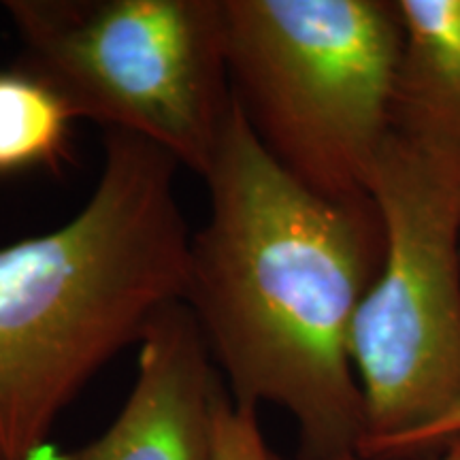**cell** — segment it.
Segmentation results:
<instances>
[{"instance_id": "1", "label": "cell", "mask_w": 460, "mask_h": 460, "mask_svg": "<svg viewBox=\"0 0 460 460\" xmlns=\"http://www.w3.org/2000/svg\"><path fill=\"white\" fill-rule=\"evenodd\" d=\"M203 180L209 216L190 239L181 303L230 399L290 413L301 460L356 454L367 418L349 335L386 254L376 203H335L298 183L237 101Z\"/></svg>"}, {"instance_id": "2", "label": "cell", "mask_w": 460, "mask_h": 460, "mask_svg": "<svg viewBox=\"0 0 460 460\" xmlns=\"http://www.w3.org/2000/svg\"><path fill=\"white\" fill-rule=\"evenodd\" d=\"M177 169L154 143L105 130L84 209L0 247V460L41 452L88 379L183 301L192 234Z\"/></svg>"}, {"instance_id": "3", "label": "cell", "mask_w": 460, "mask_h": 460, "mask_svg": "<svg viewBox=\"0 0 460 460\" xmlns=\"http://www.w3.org/2000/svg\"><path fill=\"white\" fill-rule=\"evenodd\" d=\"M234 101L269 156L322 199L373 203L390 135L396 0H222Z\"/></svg>"}, {"instance_id": "4", "label": "cell", "mask_w": 460, "mask_h": 460, "mask_svg": "<svg viewBox=\"0 0 460 460\" xmlns=\"http://www.w3.org/2000/svg\"><path fill=\"white\" fill-rule=\"evenodd\" d=\"M371 199L386 254L349 335L367 418L356 454L365 460L460 401V147L390 128Z\"/></svg>"}, {"instance_id": "5", "label": "cell", "mask_w": 460, "mask_h": 460, "mask_svg": "<svg viewBox=\"0 0 460 460\" xmlns=\"http://www.w3.org/2000/svg\"><path fill=\"white\" fill-rule=\"evenodd\" d=\"M26 71L73 118L141 137L200 177L234 111L222 0H9Z\"/></svg>"}, {"instance_id": "6", "label": "cell", "mask_w": 460, "mask_h": 460, "mask_svg": "<svg viewBox=\"0 0 460 460\" xmlns=\"http://www.w3.org/2000/svg\"><path fill=\"white\" fill-rule=\"evenodd\" d=\"M222 393L205 339L180 301L143 335L137 382L111 427L79 450L43 447L31 460H211Z\"/></svg>"}, {"instance_id": "7", "label": "cell", "mask_w": 460, "mask_h": 460, "mask_svg": "<svg viewBox=\"0 0 460 460\" xmlns=\"http://www.w3.org/2000/svg\"><path fill=\"white\" fill-rule=\"evenodd\" d=\"M402 45L390 128L460 147V0H396Z\"/></svg>"}, {"instance_id": "8", "label": "cell", "mask_w": 460, "mask_h": 460, "mask_svg": "<svg viewBox=\"0 0 460 460\" xmlns=\"http://www.w3.org/2000/svg\"><path fill=\"white\" fill-rule=\"evenodd\" d=\"M73 119L60 94L37 75L0 71V175L56 164Z\"/></svg>"}, {"instance_id": "9", "label": "cell", "mask_w": 460, "mask_h": 460, "mask_svg": "<svg viewBox=\"0 0 460 460\" xmlns=\"http://www.w3.org/2000/svg\"><path fill=\"white\" fill-rule=\"evenodd\" d=\"M211 460H286L264 439L256 407L239 405L224 390L214 418Z\"/></svg>"}, {"instance_id": "10", "label": "cell", "mask_w": 460, "mask_h": 460, "mask_svg": "<svg viewBox=\"0 0 460 460\" xmlns=\"http://www.w3.org/2000/svg\"><path fill=\"white\" fill-rule=\"evenodd\" d=\"M460 435V401L427 429L396 441L377 460H433L447 441Z\"/></svg>"}, {"instance_id": "11", "label": "cell", "mask_w": 460, "mask_h": 460, "mask_svg": "<svg viewBox=\"0 0 460 460\" xmlns=\"http://www.w3.org/2000/svg\"><path fill=\"white\" fill-rule=\"evenodd\" d=\"M339 460H365V458H360L358 454H348V456H343ZM433 460H460V435L447 441V444L441 447V452L437 454Z\"/></svg>"}]
</instances>
